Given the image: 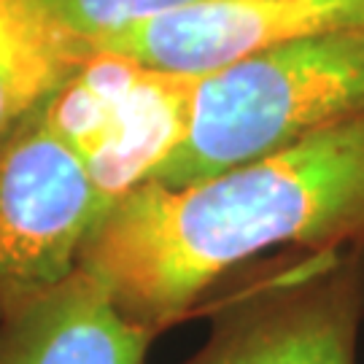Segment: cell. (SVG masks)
Instances as JSON below:
<instances>
[{
    "mask_svg": "<svg viewBox=\"0 0 364 364\" xmlns=\"http://www.w3.org/2000/svg\"><path fill=\"white\" fill-rule=\"evenodd\" d=\"M364 240V117L186 186L141 183L90 232L78 267L159 335L267 251Z\"/></svg>",
    "mask_w": 364,
    "mask_h": 364,
    "instance_id": "1",
    "label": "cell"
},
{
    "mask_svg": "<svg viewBox=\"0 0 364 364\" xmlns=\"http://www.w3.org/2000/svg\"><path fill=\"white\" fill-rule=\"evenodd\" d=\"M364 117V25L192 78L181 130L144 183L186 186Z\"/></svg>",
    "mask_w": 364,
    "mask_h": 364,
    "instance_id": "2",
    "label": "cell"
},
{
    "mask_svg": "<svg viewBox=\"0 0 364 364\" xmlns=\"http://www.w3.org/2000/svg\"><path fill=\"white\" fill-rule=\"evenodd\" d=\"M108 208L84 156L41 111L0 141V329L76 273Z\"/></svg>",
    "mask_w": 364,
    "mask_h": 364,
    "instance_id": "3",
    "label": "cell"
},
{
    "mask_svg": "<svg viewBox=\"0 0 364 364\" xmlns=\"http://www.w3.org/2000/svg\"><path fill=\"white\" fill-rule=\"evenodd\" d=\"M362 316L359 246L313 251L219 299L205 346L181 364H356Z\"/></svg>",
    "mask_w": 364,
    "mask_h": 364,
    "instance_id": "4",
    "label": "cell"
},
{
    "mask_svg": "<svg viewBox=\"0 0 364 364\" xmlns=\"http://www.w3.org/2000/svg\"><path fill=\"white\" fill-rule=\"evenodd\" d=\"M364 25V0H200L92 43L159 76L197 78L291 41Z\"/></svg>",
    "mask_w": 364,
    "mask_h": 364,
    "instance_id": "5",
    "label": "cell"
},
{
    "mask_svg": "<svg viewBox=\"0 0 364 364\" xmlns=\"http://www.w3.org/2000/svg\"><path fill=\"white\" fill-rule=\"evenodd\" d=\"M156 335L78 267L0 329V364H144Z\"/></svg>",
    "mask_w": 364,
    "mask_h": 364,
    "instance_id": "6",
    "label": "cell"
},
{
    "mask_svg": "<svg viewBox=\"0 0 364 364\" xmlns=\"http://www.w3.org/2000/svg\"><path fill=\"white\" fill-rule=\"evenodd\" d=\"M95 52L41 0H0V141L33 119Z\"/></svg>",
    "mask_w": 364,
    "mask_h": 364,
    "instance_id": "7",
    "label": "cell"
},
{
    "mask_svg": "<svg viewBox=\"0 0 364 364\" xmlns=\"http://www.w3.org/2000/svg\"><path fill=\"white\" fill-rule=\"evenodd\" d=\"M52 16L76 33L87 43L124 33L135 25H144L154 16L170 14L200 0H41Z\"/></svg>",
    "mask_w": 364,
    "mask_h": 364,
    "instance_id": "8",
    "label": "cell"
}]
</instances>
